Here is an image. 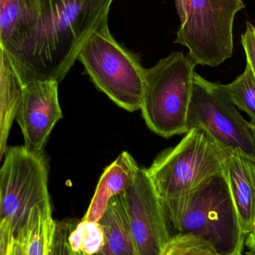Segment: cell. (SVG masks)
Segmentation results:
<instances>
[{
	"instance_id": "obj_3",
	"label": "cell",
	"mask_w": 255,
	"mask_h": 255,
	"mask_svg": "<svg viewBox=\"0 0 255 255\" xmlns=\"http://www.w3.org/2000/svg\"><path fill=\"white\" fill-rule=\"evenodd\" d=\"M196 64L175 52L145 70L140 110L154 133L170 137L188 131L187 115L193 94Z\"/></svg>"
},
{
	"instance_id": "obj_28",
	"label": "cell",
	"mask_w": 255,
	"mask_h": 255,
	"mask_svg": "<svg viewBox=\"0 0 255 255\" xmlns=\"http://www.w3.org/2000/svg\"><path fill=\"white\" fill-rule=\"evenodd\" d=\"M254 232H255V229Z\"/></svg>"
},
{
	"instance_id": "obj_22",
	"label": "cell",
	"mask_w": 255,
	"mask_h": 255,
	"mask_svg": "<svg viewBox=\"0 0 255 255\" xmlns=\"http://www.w3.org/2000/svg\"><path fill=\"white\" fill-rule=\"evenodd\" d=\"M14 242L11 225L7 220L0 221V255H9Z\"/></svg>"
},
{
	"instance_id": "obj_1",
	"label": "cell",
	"mask_w": 255,
	"mask_h": 255,
	"mask_svg": "<svg viewBox=\"0 0 255 255\" xmlns=\"http://www.w3.org/2000/svg\"><path fill=\"white\" fill-rule=\"evenodd\" d=\"M114 0H20L16 31L2 46L22 86L59 83L85 42L108 20Z\"/></svg>"
},
{
	"instance_id": "obj_27",
	"label": "cell",
	"mask_w": 255,
	"mask_h": 255,
	"mask_svg": "<svg viewBox=\"0 0 255 255\" xmlns=\"http://www.w3.org/2000/svg\"></svg>"
},
{
	"instance_id": "obj_7",
	"label": "cell",
	"mask_w": 255,
	"mask_h": 255,
	"mask_svg": "<svg viewBox=\"0 0 255 255\" xmlns=\"http://www.w3.org/2000/svg\"><path fill=\"white\" fill-rule=\"evenodd\" d=\"M189 129H200L226 153L238 151L255 161L251 123L247 122L229 98L223 85L196 73L187 115Z\"/></svg>"
},
{
	"instance_id": "obj_4",
	"label": "cell",
	"mask_w": 255,
	"mask_h": 255,
	"mask_svg": "<svg viewBox=\"0 0 255 255\" xmlns=\"http://www.w3.org/2000/svg\"><path fill=\"white\" fill-rule=\"evenodd\" d=\"M180 18L175 43L196 65L214 67L232 58L234 22L242 0H174Z\"/></svg>"
},
{
	"instance_id": "obj_17",
	"label": "cell",
	"mask_w": 255,
	"mask_h": 255,
	"mask_svg": "<svg viewBox=\"0 0 255 255\" xmlns=\"http://www.w3.org/2000/svg\"><path fill=\"white\" fill-rule=\"evenodd\" d=\"M223 88L234 105L246 112L255 125V77L250 66L247 64L244 73Z\"/></svg>"
},
{
	"instance_id": "obj_2",
	"label": "cell",
	"mask_w": 255,
	"mask_h": 255,
	"mask_svg": "<svg viewBox=\"0 0 255 255\" xmlns=\"http://www.w3.org/2000/svg\"><path fill=\"white\" fill-rule=\"evenodd\" d=\"M161 202L168 224L178 233L204 238L220 255H244L247 237L223 172L189 194Z\"/></svg>"
},
{
	"instance_id": "obj_8",
	"label": "cell",
	"mask_w": 255,
	"mask_h": 255,
	"mask_svg": "<svg viewBox=\"0 0 255 255\" xmlns=\"http://www.w3.org/2000/svg\"><path fill=\"white\" fill-rule=\"evenodd\" d=\"M47 207L52 206L43 152L24 145L7 148L0 168V221L10 223L15 238L33 210Z\"/></svg>"
},
{
	"instance_id": "obj_13",
	"label": "cell",
	"mask_w": 255,
	"mask_h": 255,
	"mask_svg": "<svg viewBox=\"0 0 255 255\" xmlns=\"http://www.w3.org/2000/svg\"><path fill=\"white\" fill-rule=\"evenodd\" d=\"M104 232L105 244L97 255H139L133 241L124 193L111 198L98 222Z\"/></svg>"
},
{
	"instance_id": "obj_25",
	"label": "cell",
	"mask_w": 255,
	"mask_h": 255,
	"mask_svg": "<svg viewBox=\"0 0 255 255\" xmlns=\"http://www.w3.org/2000/svg\"><path fill=\"white\" fill-rule=\"evenodd\" d=\"M251 129L252 131H253V137H254L255 143V125H254V124H251Z\"/></svg>"
},
{
	"instance_id": "obj_21",
	"label": "cell",
	"mask_w": 255,
	"mask_h": 255,
	"mask_svg": "<svg viewBox=\"0 0 255 255\" xmlns=\"http://www.w3.org/2000/svg\"><path fill=\"white\" fill-rule=\"evenodd\" d=\"M241 43L245 51L247 64L253 70L255 77V26L247 22L245 32L241 37Z\"/></svg>"
},
{
	"instance_id": "obj_15",
	"label": "cell",
	"mask_w": 255,
	"mask_h": 255,
	"mask_svg": "<svg viewBox=\"0 0 255 255\" xmlns=\"http://www.w3.org/2000/svg\"><path fill=\"white\" fill-rule=\"evenodd\" d=\"M54 226L52 207L35 208L14 240L22 244L25 255H46Z\"/></svg>"
},
{
	"instance_id": "obj_23",
	"label": "cell",
	"mask_w": 255,
	"mask_h": 255,
	"mask_svg": "<svg viewBox=\"0 0 255 255\" xmlns=\"http://www.w3.org/2000/svg\"><path fill=\"white\" fill-rule=\"evenodd\" d=\"M245 245L248 248V251L252 252L255 254V232L250 234L247 237Z\"/></svg>"
},
{
	"instance_id": "obj_24",
	"label": "cell",
	"mask_w": 255,
	"mask_h": 255,
	"mask_svg": "<svg viewBox=\"0 0 255 255\" xmlns=\"http://www.w3.org/2000/svg\"><path fill=\"white\" fill-rule=\"evenodd\" d=\"M9 255H25L22 244H19V242L14 240V242H13V246H12Z\"/></svg>"
},
{
	"instance_id": "obj_14",
	"label": "cell",
	"mask_w": 255,
	"mask_h": 255,
	"mask_svg": "<svg viewBox=\"0 0 255 255\" xmlns=\"http://www.w3.org/2000/svg\"><path fill=\"white\" fill-rule=\"evenodd\" d=\"M22 86L5 51L0 46V161L7 151V142L22 98Z\"/></svg>"
},
{
	"instance_id": "obj_6",
	"label": "cell",
	"mask_w": 255,
	"mask_h": 255,
	"mask_svg": "<svg viewBox=\"0 0 255 255\" xmlns=\"http://www.w3.org/2000/svg\"><path fill=\"white\" fill-rule=\"evenodd\" d=\"M226 155L202 130L192 128L178 145L163 151L146 172L160 199H175L222 173Z\"/></svg>"
},
{
	"instance_id": "obj_20",
	"label": "cell",
	"mask_w": 255,
	"mask_h": 255,
	"mask_svg": "<svg viewBox=\"0 0 255 255\" xmlns=\"http://www.w3.org/2000/svg\"><path fill=\"white\" fill-rule=\"evenodd\" d=\"M73 220H55L46 255H76L68 244V235L75 226Z\"/></svg>"
},
{
	"instance_id": "obj_10",
	"label": "cell",
	"mask_w": 255,
	"mask_h": 255,
	"mask_svg": "<svg viewBox=\"0 0 255 255\" xmlns=\"http://www.w3.org/2000/svg\"><path fill=\"white\" fill-rule=\"evenodd\" d=\"M58 85L55 81H34L23 87L16 121L24 146L30 151L43 152L52 129L63 118Z\"/></svg>"
},
{
	"instance_id": "obj_11",
	"label": "cell",
	"mask_w": 255,
	"mask_h": 255,
	"mask_svg": "<svg viewBox=\"0 0 255 255\" xmlns=\"http://www.w3.org/2000/svg\"><path fill=\"white\" fill-rule=\"evenodd\" d=\"M223 176L246 237L255 229V161L238 151L228 153Z\"/></svg>"
},
{
	"instance_id": "obj_9",
	"label": "cell",
	"mask_w": 255,
	"mask_h": 255,
	"mask_svg": "<svg viewBox=\"0 0 255 255\" xmlns=\"http://www.w3.org/2000/svg\"><path fill=\"white\" fill-rule=\"evenodd\" d=\"M124 196L138 254L161 255L171 238L169 224L146 169L139 166L134 181Z\"/></svg>"
},
{
	"instance_id": "obj_26",
	"label": "cell",
	"mask_w": 255,
	"mask_h": 255,
	"mask_svg": "<svg viewBox=\"0 0 255 255\" xmlns=\"http://www.w3.org/2000/svg\"><path fill=\"white\" fill-rule=\"evenodd\" d=\"M244 255H255V253H252L250 251H247L245 253H244Z\"/></svg>"
},
{
	"instance_id": "obj_12",
	"label": "cell",
	"mask_w": 255,
	"mask_h": 255,
	"mask_svg": "<svg viewBox=\"0 0 255 255\" xmlns=\"http://www.w3.org/2000/svg\"><path fill=\"white\" fill-rule=\"evenodd\" d=\"M138 168L139 165L127 151L120 154L105 169L88 211L82 220L91 223L100 221L111 198L124 193L133 184Z\"/></svg>"
},
{
	"instance_id": "obj_5",
	"label": "cell",
	"mask_w": 255,
	"mask_h": 255,
	"mask_svg": "<svg viewBox=\"0 0 255 255\" xmlns=\"http://www.w3.org/2000/svg\"><path fill=\"white\" fill-rule=\"evenodd\" d=\"M77 60L96 86L114 103L130 112L140 109L145 69L114 38L108 20L90 36Z\"/></svg>"
},
{
	"instance_id": "obj_19",
	"label": "cell",
	"mask_w": 255,
	"mask_h": 255,
	"mask_svg": "<svg viewBox=\"0 0 255 255\" xmlns=\"http://www.w3.org/2000/svg\"><path fill=\"white\" fill-rule=\"evenodd\" d=\"M20 0H0V46L16 31L20 19Z\"/></svg>"
},
{
	"instance_id": "obj_18",
	"label": "cell",
	"mask_w": 255,
	"mask_h": 255,
	"mask_svg": "<svg viewBox=\"0 0 255 255\" xmlns=\"http://www.w3.org/2000/svg\"><path fill=\"white\" fill-rule=\"evenodd\" d=\"M161 255H222L211 243L192 233H177L169 238Z\"/></svg>"
},
{
	"instance_id": "obj_16",
	"label": "cell",
	"mask_w": 255,
	"mask_h": 255,
	"mask_svg": "<svg viewBox=\"0 0 255 255\" xmlns=\"http://www.w3.org/2000/svg\"><path fill=\"white\" fill-rule=\"evenodd\" d=\"M68 244L75 255H97L104 247V232L98 222L82 220L70 231Z\"/></svg>"
}]
</instances>
